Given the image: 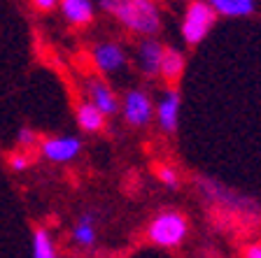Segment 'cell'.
Listing matches in <instances>:
<instances>
[{
  "label": "cell",
  "instance_id": "cell-1",
  "mask_svg": "<svg viewBox=\"0 0 261 258\" xmlns=\"http://www.w3.org/2000/svg\"><path fill=\"white\" fill-rule=\"evenodd\" d=\"M98 7L114 16L128 33L154 38L161 31V12L154 0H98Z\"/></svg>",
  "mask_w": 261,
  "mask_h": 258
},
{
  "label": "cell",
  "instance_id": "cell-2",
  "mask_svg": "<svg viewBox=\"0 0 261 258\" xmlns=\"http://www.w3.org/2000/svg\"><path fill=\"white\" fill-rule=\"evenodd\" d=\"M189 235V219L182 212H159L149 226H147V240L161 249H177Z\"/></svg>",
  "mask_w": 261,
  "mask_h": 258
},
{
  "label": "cell",
  "instance_id": "cell-3",
  "mask_svg": "<svg viewBox=\"0 0 261 258\" xmlns=\"http://www.w3.org/2000/svg\"><path fill=\"white\" fill-rule=\"evenodd\" d=\"M215 21H217V14L207 5V0H191L185 10V16H182V26H179L182 40L189 47L201 44L207 38V33L212 31Z\"/></svg>",
  "mask_w": 261,
  "mask_h": 258
},
{
  "label": "cell",
  "instance_id": "cell-4",
  "mask_svg": "<svg viewBox=\"0 0 261 258\" xmlns=\"http://www.w3.org/2000/svg\"><path fill=\"white\" fill-rule=\"evenodd\" d=\"M121 114H124V121L133 128H145L149 126L154 117V102L149 98V93L142 91V89H130L126 91L124 100L119 105Z\"/></svg>",
  "mask_w": 261,
  "mask_h": 258
},
{
  "label": "cell",
  "instance_id": "cell-5",
  "mask_svg": "<svg viewBox=\"0 0 261 258\" xmlns=\"http://www.w3.org/2000/svg\"><path fill=\"white\" fill-rule=\"evenodd\" d=\"M40 154L51 163H70L82 154V140L75 135H56L40 142Z\"/></svg>",
  "mask_w": 261,
  "mask_h": 258
},
{
  "label": "cell",
  "instance_id": "cell-6",
  "mask_svg": "<svg viewBox=\"0 0 261 258\" xmlns=\"http://www.w3.org/2000/svg\"><path fill=\"white\" fill-rule=\"evenodd\" d=\"M91 59L100 72H121L128 65V54L124 51L119 42H98L91 51Z\"/></svg>",
  "mask_w": 261,
  "mask_h": 258
},
{
  "label": "cell",
  "instance_id": "cell-7",
  "mask_svg": "<svg viewBox=\"0 0 261 258\" xmlns=\"http://www.w3.org/2000/svg\"><path fill=\"white\" fill-rule=\"evenodd\" d=\"M179 109H182V96L177 89H166L163 96L159 98L156 107H154V117H156L159 126L163 133L173 135L179 124Z\"/></svg>",
  "mask_w": 261,
  "mask_h": 258
},
{
  "label": "cell",
  "instance_id": "cell-8",
  "mask_svg": "<svg viewBox=\"0 0 261 258\" xmlns=\"http://www.w3.org/2000/svg\"><path fill=\"white\" fill-rule=\"evenodd\" d=\"M87 96H89V102L103 117H114L119 114V100H117V93L110 89L105 81L100 79H89L87 81Z\"/></svg>",
  "mask_w": 261,
  "mask_h": 258
},
{
  "label": "cell",
  "instance_id": "cell-9",
  "mask_svg": "<svg viewBox=\"0 0 261 258\" xmlns=\"http://www.w3.org/2000/svg\"><path fill=\"white\" fill-rule=\"evenodd\" d=\"M163 51H166V47L154 38H145L140 44H138L136 59H138V68L142 70V75L145 77H156L159 75Z\"/></svg>",
  "mask_w": 261,
  "mask_h": 258
},
{
  "label": "cell",
  "instance_id": "cell-10",
  "mask_svg": "<svg viewBox=\"0 0 261 258\" xmlns=\"http://www.w3.org/2000/svg\"><path fill=\"white\" fill-rule=\"evenodd\" d=\"M61 14H63L65 23H70L75 28L89 26L93 21V0H59Z\"/></svg>",
  "mask_w": 261,
  "mask_h": 258
},
{
  "label": "cell",
  "instance_id": "cell-11",
  "mask_svg": "<svg viewBox=\"0 0 261 258\" xmlns=\"http://www.w3.org/2000/svg\"><path fill=\"white\" fill-rule=\"evenodd\" d=\"M98 240V223H96V214L93 212H84L77 216L75 226H72V242L82 249H91L96 247Z\"/></svg>",
  "mask_w": 261,
  "mask_h": 258
},
{
  "label": "cell",
  "instance_id": "cell-12",
  "mask_svg": "<svg viewBox=\"0 0 261 258\" xmlns=\"http://www.w3.org/2000/svg\"><path fill=\"white\" fill-rule=\"evenodd\" d=\"M75 119H77V126H80L84 133H100V130L105 128V119L108 117H103V114L87 100V102H80V105H77Z\"/></svg>",
  "mask_w": 261,
  "mask_h": 258
},
{
  "label": "cell",
  "instance_id": "cell-13",
  "mask_svg": "<svg viewBox=\"0 0 261 258\" xmlns=\"http://www.w3.org/2000/svg\"><path fill=\"white\" fill-rule=\"evenodd\" d=\"M185 68H187L185 54L177 51V49H166L161 59V68H159V77H163L170 84V81H177L185 75Z\"/></svg>",
  "mask_w": 261,
  "mask_h": 258
},
{
  "label": "cell",
  "instance_id": "cell-14",
  "mask_svg": "<svg viewBox=\"0 0 261 258\" xmlns=\"http://www.w3.org/2000/svg\"><path fill=\"white\" fill-rule=\"evenodd\" d=\"M207 5L217 16H250L256 7V0H207Z\"/></svg>",
  "mask_w": 261,
  "mask_h": 258
},
{
  "label": "cell",
  "instance_id": "cell-15",
  "mask_svg": "<svg viewBox=\"0 0 261 258\" xmlns=\"http://www.w3.org/2000/svg\"><path fill=\"white\" fill-rule=\"evenodd\" d=\"M33 258H59V251H56V244H54V237L47 228L38 226L33 231Z\"/></svg>",
  "mask_w": 261,
  "mask_h": 258
},
{
  "label": "cell",
  "instance_id": "cell-16",
  "mask_svg": "<svg viewBox=\"0 0 261 258\" xmlns=\"http://www.w3.org/2000/svg\"><path fill=\"white\" fill-rule=\"evenodd\" d=\"M156 177H159V182H161L166 188H170V191L179 188V175L173 165H163L161 163V165L156 167Z\"/></svg>",
  "mask_w": 261,
  "mask_h": 258
},
{
  "label": "cell",
  "instance_id": "cell-17",
  "mask_svg": "<svg viewBox=\"0 0 261 258\" xmlns=\"http://www.w3.org/2000/svg\"><path fill=\"white\" fill-rule=\"evenodd\" d=\"M16 142L21 147H38L40 145V140H38V135H35V130H31V128H21L19 133H16Z\"/></svg>",
  "mask_w": 261,
  "mask_h": 258
},
{
  "label": "cell",
  "instance_id": "cell-18",
  "mask_svg": "<svg viewBox=\"0 0 261 258\" xmlns=\"http://www.w3.org/2000/svg\"><path fill=\"white\" fill-rule=\"evenodd\" d=\"M7 163H10V167L14 172H21V170H26V167L31 165V158H28L26 154H12V156L7 158Z\"/></svg>",
  "mask_w": 261,
  "mask_h": 258
},
{
  "label": "cell",
  "instance_id": "cell-19",
  "mask_svg": "<svg viewBox=\"0 0 261 258\" xmlns=\"http://www.w3.org/2000/svg\"><path fill=\"white\" fill-rule=\"evenodd\" d=\"M33 7L40 12H51L56 5H59V0H31Z\"/></svg>",
  "mask_w": 261,
  "mask_h": 258
},
{
  "label": "cell",
  "instance_id": "cell-20",
  "mask_svg": "<svg viewBox=\"0 0 261 258\" xmlns=\"http://www.w3.org/2000/svg\"><path fill=\"white\" fill-rule=\"evenodd\" d=\"M245 258H261V244H250L245 249Z\"/></svg>",
  "mask_w": 261,
  "mask_h": 258
}]
</instances>
